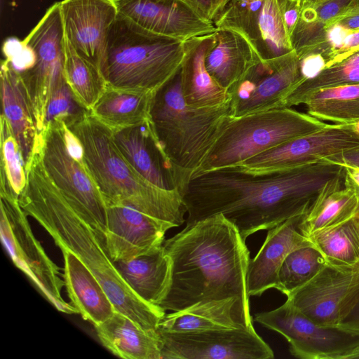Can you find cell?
Masks as SVG:
<instances>
[{"label":"cell","mask_w":359,"mask_h":359,"mask_svg":"<svg viewBox=\"0 0 359 359\" xmlns=\"http://www.w3.org/2000/svg\"><path fill=\"white\" fill-rule=\"evenodd\" d=\"M343 165L321 160L264 174L235 166L193 175L180 194L187 225L222 214L246 241L284 221L306 215L327 194L347 185Z\"/></svg>","instance_id":"6da1fadb"},{"label":"cell","mask_w":359,"mask_h":359,"mask_svg":"<svg viewBox=\"0 0 359 359\" xmlns=\"http://www.w3.org/2000/svg\"><path fill=\"white\" fill-rule=\"evenodd\" d=\"M170 261L159 306L177 311L203 301L238 297L250 305L246 279L250 252L222 214L198 220L163 243Z\"/></svg>","instance_id":"7a4b0ae2"},{"label":"cell","mask_w":359,"mask_h":359,"mask_svg":"<svg viewBox=\"0 0 359 359\" xmlns=\"http://www.w3.org/2000/svg\"><path fill=\"white\" fill-rule=\"evenodd\" d=\"M27 182L19 196L25 213L52 237L59 248L72 251L93 273L115 310L142 327L156 330L165 311L140 299L129 287L110 258L105 242L74 210L48 177L41 150L25 166Z\"/></svg>","instance_id":"3957f363"},{"label":"cell","mask_w":359,"mask_h":359,"mask_svg":"<svg viewBox=\"0 0 359 359\" xmlns=\"http://www.w3.org/2000/svg\"><path fill=\"white\" fill-rule=\"evenodd\" d=\"M67 127L81 144L84 164L106 206H130L170 229L183 224L187 211L180 191L160 188L141 175L119 151L111 130L88 111Z\"/></svg>","instance_id":"277c9868"},{"label":"cell","mask_w":359,"mask_h":359,"mask_svg":"<svg viewBox=\"0 0 359 359\" xmlns=\"http://www.w3.org/2000/svg\"><path fill=\"white\" fill-rule=\"evenodd\" d=\"M231 116L230 101L216 107L187 104L180 69L154 96L150 121L172 186L180 193Z\"/></svg>","instance_id":"5b68a950"},{"label":"cell","mask_w":359,"mask_h":359,"mask_svg":"<svg viewBox=\"0 0 359 359\" xmlns=\"http://www.w3.org/2000/svg\"><path fill=\"white\" fill-rule=\"evenodd\" d=\"M184 44L118 14L109 33L102 73L108 86L156 94L180 69Z\"/></svg>","instance_id":"8992f818"},{"label":"cell","mask_w":359,"mask_h":359,"mask_svg":"<svg viewBox=\"0 0 359 359\" xmlns=\"http://www.w3.org/2000/svg\"><path fill=\"white\" fill-rule=\"evenodd\" d=\"M327 124L291 107L231 116L192 176L235 166L265 151L321 129Z\"/></svg>","instance_id":"52a82bcc"},{"label":"cell","mask_w":359,"mask_h":359,"mask_svg":"<svg viewBox=\"0 0 359 359\" xmlns=\"http://www.w3.org/2000/svg\"><path fill=\"white\" fill-rule=\"evenodd\" d=\"M38 138L48 177L72 208L105 242L107 206L84 164L79 140L59 121L46 124Z\"/></svg>","instance_id":"ba28073f"},{"label":"cell","mask_w":359,"mask_h":359,"mask_svg":"<svg viewBox=\"0 0 359 359\" xmlns=\"http://www.w3.org/2000/svg\"><path fill=\"white\" fill-rule=\"evenodd\" d=\"M0 203L1 239L13 264L59 311L78 313L74 306L62 298L63 274L34 236L19 197L8 187H0Z\"/></svg>","instance_id":"9c48e42d"},{"label":"cell","mask_w":359,"mask_h":359,"mask_svg":"<svg viewBox=\"0 0 359 359\" xmlns=\"http://www.w3.org/2000/svg\"><path fill=\"white\" fill-rule=\"evenodd\" d=\"M254 320L284 337L296 358H359V334L340 327L319 325L287 299L273 310L257 313Z\"/></svg>","instance_id":"30bf717a"},{"label":"cell","mask_w":359,"mask_h":359,"mask_svg":"<svg viewBox=\"0 0 359 359\" xmlns=\"http://www.w3.org/2000/svg\"><path fill=\"white\" fill-rule=\"evenodd\" d=\"M21 44L34 56L32 66L20 72L31 97L39 134L45 126L53 92L65 77V36L60 1L46 10Z\"/></svg>","instance_id":"8fae6325"},{"label":"cell","mask_w":359,"mask_h":359,"mask_svg":"<svg viewBox=\"0 0 359 359\" xmlns=\"http://www.w3.org/2000/svg\"><path fill=\"white\" fill-rule=\"evenodd\" d=\"M305 80L294 50L259 60L228 91L231 116L283 108L286 98Z\"/></svg>","instance_id":"7c38bea8"},{"label":"cell","mask_w":359,"mask_h":359,"mask_svg":"<svg viewBox=\"0 0 359 359\" xmlns=\"http://www.w3.org/2000/svg\"><path fill=\"white\" fill-rule=\"evenodd\" d=\"M161 359H271L272 348L254 327L173 332L156 329Z\"/></svg>","instance_id":"4fadbf2b"},{"label":"cell","mask_w":359,"mask_h":359,"mask_svg":"<svg viewBox=\"0 0 359 359\" xmlns=\"http://www.w3.org/2000/svg\"><path fill=\"white\" fill-rule=\"evenodd\" d=\"M359 147L354 124H327L311 133L259 154L235 165L250 174H264L321 161Z\"/></svg>","instance_id":"5bb4252c"},{"label":"cell","mask_w":359,"mask_h":359,"mask_svg":"<svg viewBox=\"0 0 359 359\" xmlns=\"http://www.w3.org/2000/svg\"><path fill=\"white\" fill-rule=\"evenodd\" d=\"M214 25L242 35L261 60L293 50L278 0H229Z\"/></svg>","instance_id":"9a60e30c"},{"label":"cell","mask_w":359,"mask_h":359,"mask_svg":"<svg viewBox=\"0 0 359 359\" xmlns=\"http://www.w3.org/2000/svg\"><path fill=\"white\" fill-rule=\"evenodd\" d=\"M60 8L65 39L101 70L109 33L118 14L114 0H62Z\"/></svg>","instance_id":"2e32d148"},{"label":"cell","mask_w":359,"mask_h":359,"mask_svg":"<svg viewBox=\"0 0 359 359\" xmlns=\"http://www.w3.org/2000/svg\"><path fill=\"white\" fill-rule=\"evenodd\" d=\"M118 14L151 32L185 41L215 32L183 0H114Z\"/></svg>","instance_id":"e0dca14e"},{"label":"cell","mask_w":359,"mask_h":359,"mask_svg":"<svg viewBox=\"0 0 359 359\" xmlns=\"http://www.w3.org/2000/svg\"><path fill=\"white\" fill-rule=\"evenodd\" d=\"M170 228L124 204L107 205L106 250L114 262L129 260L160 248Z\"/></svg>","instance_id":"ac0fdd59"},{"label":"cell","mask_w":359,"mask_h":359,"mask_svg":"<svg viewBox=\"0 0 359 359\" xmlns=\"http://www.w3.org/2000/svg\"><path fill=\"white\" fill-rule=\"evenodd\" d=\"M357 272L325 265L311 279L287 296L315 323L339 327L340 307Z\"/></svg>","instance_id":"d6986e66"},{"label":"cell","mask_w":359,"mask_h":359,"mask_svg":"<svg viewBox=\"0 0 359 359\" xmlns=\"http://www.w3.org/2000/svg\"><path fill=\"white\" fill-rule=\"evenodd\" d=\"M304 215L291 217L268 230L258 252L250 259L246 279L250 297L260 296L275 288L279 269L287 256L296 249L312 245L299 228Z\"/></svg>","instance_id":"ffe728a7"},{"label":"cell","mask_w":359,"mask_h":359,"mask_svg":"<svg viewBox=\"0 0 359 359\" xmlns=\"http://www.w3.org/2000/svg\"><path fill=\"white\" fill-rule=\"evenodd\" d=\"M253 327L250 305L238 297L203 301L172 311L161 318L158 329L173 332Z\"/></svg>","instance_id":"44dd1931"},{"label":"cell","mask_w":359,"mask_h":359,"mask_svg":"<svg viewBox=\"0 0 359 359\" xmlns=\"http://www.w3.org/2000/svg\"><path fill=\"white\" fill-rule=\"evenodd\" d=\"M0 75L1 115L9 123L26 166L38 137L33 104L20 71L8 57L1 62Z\"/></svg>","instance_id":"7402d4cb"},{"label":"cell","mask_w":359,"mask_h":359,"mask_svg":"<svg viewBox=\"0 0 359 359\" xmlns=\"http://www.w3.org/2000/svg\"><path fill=\"white\" fill-rule=\"evenodd\" d=\"M215 41V32L184 41V55L180 68L181 90L187 104L210 107L231 100L228 91L211 77L205 66V57Z\"/></svg>","instance_id":"603a6c76"},{"label":"cell","mask_w":359,"mask_h":359,"mask_svg":"<svg viewBox=\"0 0 359 359\" xmlns=\"http://www.w3.org/2000/svg\"><path fill=\"white\" fill-rule=\"evenodd\" d=\"M64 258L63 279L70 303L81 317L98 325L110 318L115 308L88 267L69 250L60 248Z\"/></svg>","instance_id":"cb8c5ba5"},{"label":"cell","mask_w":359,"mask_h":359,"mask_svg":"<svg viewBox=\"0 0 359 359\" xmlns=\"http://www.w3.org/2000/svg\"><path fill=\"white\" fill-rule=\"evenodd\" d=\"M94 327L102 344L117 357L161 359V341L156 330L146 329L118 311Z\"/></svg>","instance_id":"d4e9b609"},{"label":"cell","mask_w":359,"mask_h":359,"mask_svg":"<svg viewBox=\"0 0 359 359\" xmlns=\"http://www.w3.org/2000/svg\"><path fill=\"white\" fill-rule=\"evenodd\" d=\"M215 37L205 66L215 81L229 91L261 59L248 41L233 30L217 28Z\"/></svg>","instance_id":"484cf974"},{"label":"cell","mask_w":359,"mask_h":359,"mask_svg":"<svg viewBox=\"0 0 359 359\" xmlns=\"http://www.w3.org/2000/svg\"><path fill=\"white\" fill-rule=\"evenodd\" d=\"M113 134L121 153L141 175L160 188L175 189L165 170L150 121Z\"/></svg>","instance_id":"4316f807"},{"label":"cell","mask_w":359,"mask_h":359,"mask_svg":"<svg viewBox=\"0 0 359 359\" xmlns=\"http://www.w3.org/2000/svg\"><path fill=\"white\" fill-rule=\"evenodd\" d=\"M154 95L142 90L107 86L88 112L94 119L116 132L150 121Z\"/></svg>","instance_id":"83f0119b"},{"label":"cell","mask_w":359,"mask_h":359,"mask_svg":"<svg viewBox=\"0 0 359 359\" xmlns=\"http://www.w3.org/2000/svg\"><path fill=\"white\" fill-rule=\"evenodd\" d=\"M114 264L124 280L140 299L159 306L170 276V261L163 245L149 253Z\"/></svg>","instance_id":"f1b7e54d"},{"label":"cell","mask_w":359,"mask_h":359,"mask_svg":"<svg viewBox=\"0 0 359 359\" xmlns=\"http://www.w3.org/2000/svg\"><path fill=\"white\" fill-rule=\"evenodd\" d=\"M327 265L359 271V211L349 219L308 237Z\"/></svg>","instance_id":"f546056e"},{"label":"cell","mask_w":359,"mask_h":359,"mask_svg":"<svg viewBox=\"0 0 359 359\" xmlns=\"http://www.w3.org/2000/svg\"><path fill=\"white\" fill-rule=\"evenodd\" d=\"M358 211L359 189L348 177L346 186L327 194L314 204L302 217L299 228L308 238L316 231L349 219Z\"/></svg>","instance_id":"4dcf8cb0"},{"label":"cell","mask_w":359,"mask_h":359,"mask_svg":"<svg viewBox=\"0 0 359 359\" xmlns=\"http://www.w3.org/2000/svg\"><path fill=\"white\" fill-rule=\"evenodd\" d=\"M303 104L307 114L318 120L355 124L359 121V83L319 89Z\"/></svg>","instance_id":"1f68e13d"},{"label":"cell","mask_w":359,"mask_h":359,"mask_svg":"<svg viewBox=\"0 0 359 359\" xmlns=\"http://www.w3.org/2000/svg\"><path fill=\"white\" fill-rule=\"evenodd\" d=\"M64 74L75 99L88 111L108 86L100 68L78 53L66 39Z\"/></svg>","instance_id":"d6a6232c"},{"label":"cell","mask_w":359,"mask_h":359,"mask_svg":"<svg viewBox=\"0 0 359 359\" xmlns=\"http://www.w3.org/2000/svg\"><path fill=\"white\" fill-rule=\"evenodd\" d=\"M355 83H359V50L302 82L286 98L284 107L303 104L308 96L319 89Z\"/></svg>","instance_id":"836d02e7"},{"label":"cell","mask_w":359,"mask_h":359,"mask_svg":"<svg viewBox=\"0 0 359 359\" xmlns=\"http://www.w3.org/2000/svg\"><path fill=\"white\" fill-rule=\"evenodd\" d=\"M325 265L323 257L313 245L296 249L283 261L275 289L287 297L311 279Z\"/></svg>","instance_id":"e575fe53"},{"label":"cell","mask_w":359,"mask_h":359,"mask_svg":"<svg viewBox=\"0 0 359 359\" xmlns=\"http://www.w3.org/2000/svg\"><path fill=\"white\" fill-rule=\"evenodd\" d=\"M359 4V0H325L302 8L292 34L302 44L318 39L327 22Z\"/></svg>","instance_id":"d590c367"},{"label":"cell","mask_w":359,"mask_h":359,"mask_svg":"<svg viewBox=\"0 0 359 359\" xmlns=\"http://www.w3.org/2000/svg\"><path fill=\"white\" fill-rule=\"evenodd\" d=\"M1 182L8 185L19 197L25 187L27 175L18 144L7 120L0 117Z\"/></svg>","instance_id":"8d00e7d4"},{"label":"cell","mask_w":359,"mask_h":359,"mask_svg":"<svg viewBox=\"0 0 359 359\" xmlns=\"http://www.w3.org/2000/svg\"><path fill=\"white\" fill-rule=\"evenodd\" d=\"M87 111L78 103L64 77L53 92L46 111L45 126L57 121L68 126Z\"/></svg>","instance_id":"74e56055"},{"label":"cell","mask_w":359,"mask_h":359,"mask_svg":"<svg viewBox=\"0 0 359 359\" xmlns=\"http://www.w3.org/2000/svg\"><path fill=\"white\" fill-rule=\"evenodd\" d=\"M201 18L212 22L219 15L229 0H183Z\"/></svg>","instance_id":"f35d334b"},{"label":"cell","mask_w":359,"mask_h":359,"mask_svg":"<svg viewBox=\"0 0 359 359\" xmlns=\"http://www.w3.org/2000/svg\"><path fill=\"white\" fill-rule=\"evenodd\" d=\"M285 29L290 36L301 13L299 0H278Z\"/></svg>","instance_id":"ab89813d"},{"label":"cell","mask_w":359,"mask_h":359,"mask_svg":"<svg viewBox=\"0 0 359 359\" xmlns=\"http://www.w3.org/2000/svg\"><path fill=\"white\" fill-rule=\"evenodd\" d=\"M359 50V31H346L341 41L334 51L330 65Z\"/></svg>","instance_id":"60d3db41"},{"label":"cell","mask_w":359,"mask_h":359,"mask_svg":"<svg viewBox=\"0 0 359 359\" xmlns=\"http://www.w3.org/2000/svg\"><path fill=\"white\" fill-rule=\"evenodd\" d=\"M328 22L337 24L350 32L359 31V4L332 19Z\"/></svg>","instance_id":"b9f144b4"},{"label":"cell","mask_w":359,"mask_h":359,"mask_svg":"<svg viewBox=\"0 0 359 359\" xmlns=\"http://www.w3.org/2000/svg\"><path fill=\"white\" fill-rule=\"evenodd\" d=\"M359 300V271L356 273L352 284L341 302L340 307L341 318L342 319L350 311L355 303Z\"/></svg>","instance_id":"7bdbcfd3"},{"label":"cell","mask_w":359,"mask_h":359,"mask_svg":"<svg viewBox=\"0 0 359 359\" xmlns=\"http://www.w3.org/2000/svg\"><path fill=\"white\" fill-rule=\"evenodd\" d=\"M332 163L359 168V147L326 158Z\"/></svg>","instance_id":"ee69618b"},{"label":"cell","mask_w":359,"mask_h":359,"mask_svg":"<svg viewBox=\"0 0 359 359\" xmlns=\"http://www.w3.org/2000/svg\"><path fill=\"white\" fill-rule=\"evenodd\" d=\"M339 327L359 334V300L342 319Z\"/></svg>","instance_id":"f6af8a7d"},{"label":"cell","mask_w":359,"mask_h":359,"mask_svg":"<svg viewBox=\"0 0 359 359\" xmlns=\"http://www.w3.org/2000/svg\"><path fill=\"white\" fill-rule=\"evenodd\" d=\"M344 166L346 167L348 177L354 184V185L359 189V168L351 165Z\"/></svg>","instance_id":"bcb514c9"},{"label":"cell","mask_w":359,"mask_h":359,"mask_svg":"<svg viewBox=\"0 0 359 359\" xmlns=\"http://www.w3.org/2000/svg\"><path fill=\"white\" fill-rule=\"evenodd\" d=\"M301 8H304L306 7L314 6L325 0H299Z\"/></svg>","instance_id":"7dc6e473"},{"label":"cell","mask_w":359,"mask_h":359,"mask_svg":"<svg viewBox=\"0 0 359 359\" xmlns=\"http://www.w3.org/2000/svg\"><path fill=\"white\" fill-rule=\"evenodd\" d=\"M354 127L359 132V121L354 124Z\"/></svg>","instance_id":"c3c4849f"}]
</instances>
